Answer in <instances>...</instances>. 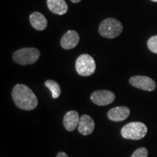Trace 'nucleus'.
<instances>
[{
  "label": "nucleus",
  "instance_id": "obj_1",
  "mask_svg": "<svg viewBox=\"0 0 157 157\" xmlns=\"http://www.w3.org/2000/svg\"><path fill=\"white\" fill-rule=\"evenodd\" d=\"M12 98L16 106L25 111L36 109L38 105V99L34 92L23 84H16L13 87Z\"/></svg>",
  "mask_w": 157,
  "mask_h": 157
},
{
  "label": "nucleus",
  "instance_id": "obj_2",
  "mask_svg": "<svg viewBox=\"0 0 157 157\" xmlns=\"http://www.w3.org/2000/svg\"><path fill=\"white\" fill-rule=\"evenodd\" d=\"M123 31V25L117 19L108 17L101 23L98 32L104 38L113 39L119 36Z\"/></svg>",
  "mask_w": 157,
  "mask_h": 157
},
{
  "label": "nucleus",
  "instance_id": "obj_3",
  "mask_svg": "<svg viewBox=\"0 0 157 157\" xmlns=\"http://www.w3.org/2000/svg\"><path fill=\"white\" fill-rule=\"evenodd\" d=\"M40 58V52L34 48H23L15 51L13 55V60L21 66L32 65Z\"/></svg>",
  "mask_w": 157,
  "mask_h": 157
},
{
  "label": "nucleus",
  "instance_id": "obj_4",
  "mask_svg": "<svg viewBox=\"0 0 157 157\" xmlns=\"http://www.w3.org/2000/svg\"><path fill=\"white\" fill-rule=\"evenodd\" d=\"M148 132L146 125L139 121L127 124L122 127L121 134L124 138L129 140H140L146 136Z\"/></svg>",
  "mask_w": 157,
  "mask_h": 157
},
{
  "label": "nucleus",
  "instance_id": "obj_5",
  "mask_svg": "<svg viewBox=\"0 0 157 157\" xmlns=\"http://www.w3.org/2000/svg\"><path fill=\"white\" fill-rule=\"evenodd\" d=\"M76 71L78 75L89 76L95 73L96 63L94 58L89 54H82L76 59Z\"/></svg>",
  "mask_w": 157,
  "mask_h": 157
},
{
  "label": "nucleus",
  "instance_id": "obj_6",
  "mask_svg": "<svg viewBox=\"0 0 157 157\" xmlns=\"http://www.w3.org/2000/svg\"><path fill=\"white\" fill-rule=\"evenodd\" d=\"M129 84L145 91H154L156 87V84L154 79L146 76H134L129 80Z\"/></svg>",
  "mask_w": 157,
  "mask_h": 157
},
{
  "label": "nucleus",
  "instance_id": "obj_7",
  "mask_svg": "<svg viewBox=\"0 0 157 157\" xmlns=\"http://www.w3.org/2000/svg\"><path fill=\"white\" fill-rule=\"evenodd\" d=\"M116 96L111 91L105 90H96L92 93L90 99L98 105H107L114 101Z\"/></svg>",
  "mask_w": 157,
  "mask_h": 157
},
{
  "label": "nucleus",
  "instance_id": "obj_8",
  "mask_svg": "<svg viewBox=\"0 0 157 157\" xmlns=\"http://www.w3.org/2000/svg\"><path fill=\"white\" fill-rule=\"evenodd\" d=\"M79 42V36L74 30H69L64 34L60 39V45L65 50L75 48Z\"/></svg>",
  "mask_w": 157,
  "mask_h": 157
},
{
  "label": "nucleus",
  "instance_id": "obj_9",
  "mask_svg": "<svg viewBox=\"0 0 157 157\" xmlns=\"http://www.w3.org/2000/svg\"><path fill=\"white\" fill-rule=\"evenodd\" d=\"M130 114V110L126 106H118L110 109L108 118L113 121H121L127 119Z\"/></svg>",
  "mask_w": 157,
  "mask_h": 157
},
{
  "label": "nucleus",
  "instance_id": "obj_10",
  "mask_svg": "<svg viewBox=\"0 0 157 157\" xmlns=\"http://www.w3.org/2000/svg\"><path fill=\"white\" fill-rule=\"evenodd\" d=\"M95 129V122L93 118L87 114L82 115L79 119L78 130L83 135H88L93 133Z\"/></svg>",
  "mask_w": 157,
  "mask_h": 157
},
{
  "label": "nucleus",
  "instance_id": "obj_11",
  "mask_svg": "<svg viewBox=\"0 0 157 157\" xmlns=\"http://www.w3.org/2000/svg\"><path fill=\"white\" fill-rule=\"evenodd\" d=\"M80 117L76 111H70L65 114L63 117V126L69 132L75 130L78 126Z\"/></svg>",
  "mask_w": 157,
  "mask_h": 157
},
{
  "label": "nucleus",
  "instance_id": "obj_12",
  "mask_svg": "<svg viewBox=\"0 0 157 157\" xmlns=\"http://www.w3.org/2000/svg\"><path fill=\"white\" fill-rule=\"evenodd\" d=\"M31 26L37 31H44L48 26V20L42 13L34 12L29 17Z\"/></svg>",
  "mask_w": 157,
  "mask_h": 157
},
{
  "label": "nucleus",
  "instance_id": "obj_13",
  "mask_svg": "<svg viewBox=\"0 0 157 157\" xmlns=\"http://www.w3.org/2000/svg\"><path fill=\"white\" fill-rule=\"evenodd\" d=\"M47 5L54 14L63 15L68 12V5L65 0H47Z\"/></svg>",
  "mask_w": 157,
  "mask_h": 157
},
{
  "label": "nucleus",
  "instance_id": "obj_14",
  "mask_svg": "<svg viewBox=\"0 0 157 157\" xmlns=\"http://www.w3.org/2000/svg\"><path fill=\"white\" fill-rule=\"evenodd\" d=\"M45 87H48L50 90L51 93H52V97L54 99L58 98L60 95L61 93V89H60V85L58 82L54 81V80H47L44 82Z\"/></svg>",
  "mask_w": 157,
  "mask_h": 157
},
{
  "label": "nucleus",
  "instance_id": "obj_15",
  "mask_svg": "<svg viewBox=\"0 0 157 157\" xmlns=\"http://www.w3.org/2000/svg\"><path fill=\"white\" fill-rule=\"evenodd\" d=\"M147 45L152 52L157 54V35L151 37L147 42Z\"/></svg>",
  "mask_w": 157,
  "mask_h": 157
},
{
  "label": "nucleus",
  "instance_id": "obj_16",
  "mask_svg": "<svg viewBox=\"0 0 157 157\" xmlns=\"http://www.w3.org/2000/svg\"><path fill=\"white\" fill-rule=\"evenodd\" d=\"M148 150L144 147H141L135 150L131 157H148Z\"/></svg>",
  "mask_w": 157,
  "mask_h": 157
},
{
  "label": "nucleus",
  "instance_id": "obj_17",
  "mask_svg": "<svg viewBox=\"0 0 157 157\" xmlns=\"http://www.w3.org/2000/svg\"><path fill=\"white\" fill-rule=\"evenodd\" d=\"M56 157H68V156L66 154V153L61 151V152L58 153V154H57Z\"/></svg>",
  "mask_w": 157,
  "mask_h": 157
},
{
  "label": "nucleus",
  "instance_id": "obj_18",
  "mask_svg": "<svg viewBox=\"0 0 157 157\" xmlns=\"http://www.w3.org/2000/svg\"><path fill=\"white\" fill-rule=\"evenodd\" d=\"M73 3H78L82 1V0H71Z\"/></svg>",
  "mask_w": 157,
  "mask_h": 157
},
{
  "label": "nucleus",
  "instance_id": "obj_19",
  "mask_svg": "<svg viewBox=\"0 0 157 157\" xmlns=\"http://www.w3.org/2000/svg\"><path fill=\"white\" fill-rule=\"evenodd\" d=\"M151 1L154 2H157V0H151Z\"/></svg>",
  "mask_w": 157,
  "mask_h": 157
}]
</instances>
